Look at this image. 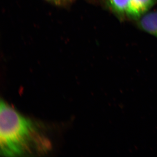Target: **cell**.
I'll list each match as a JSON object with an SVG mask.
<instances>
[{"mask_svg":"<svg viewBox=\"0 0 157 157\" xmlns=\"http://www.w3.org/2000/svg\"><path fill=\"white\" fill-rule=\"evenodd\" d=\"M1 153L20 155L31 151L36 141L37 129L29 119L1 101L0 107Z\"/></svg>","mask_w":157,"mask_h":157,"instance_id":"cell-1","label":"cell"},{"mask_svg":"<svg viewBox=\"0 0 157 157\" xmlns=\"http://www.w3.org/2000/svg\"><path fill=\"white\" fill-rule=\"evenodd\" d=\"M157 3V0H130L127 5L125 15L137 20L149 12Z\"/></svg>","mask_w":157,"mask_h":157,"instance_id":"cell-2","label":"cell"},{"mask_svg":"<svg viewBox=\"0 0 157 157\" xmlns=\"http://www.w3.org/2000/svg\"><path fill=\"white\" fill-rule=\"evenodd\" d=\"M130 0H106L109 9L119 16L125 15L126 9Z\"/></svg>","mask_w":157,"mask_h":157,"instance_id":"cell-4","label":"cell"},{"mask_svg":"<svg viewBox=\"0 0 157 157\" xmlns=\"http://www.w3.org/2000/svg\"><path fill=\"white\" fill-rule=\"evenodd\" d=\"M46 1H48L57 6H62L64 4H65L66 2V0H46Z\"/></svg>","mask_w":157,"mask_h":157,"instance_id":"cell-5","label":"cell"},{"mask_svg":"<svg viewBox=\"0 0 157 157\" xmlns=\"http://www.w3.org/2000/svg\"><path fill=\"white\" fill-rule=\"evenodd\" d=\"M137 21L139 28L157 39V9L149 11Z\"/></svg>","mask_w":157,"mask_h":157,"instance_id":"cell-3","label":"cell"}]
</instances>
